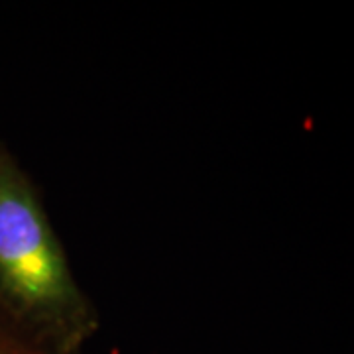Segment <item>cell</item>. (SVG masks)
<instances>
[{"label":"cell","instance_id":"obj_1","mask_svg":"<svg viewBox=\"0 0 354 354\" xmlns=\"http://www.w3.org/2000/svg\"><path fill=\"white\" fill-rule=\"evenodd\" d=\"M0 315L41 354H75L97 330L38 191L2 144Z\"/></svg>","mask_w":354,"mask_h":354},{"label":"cell","instance_id":"obj_2","mask_svg":"<svg viewBox=\"0 0 354 354\" xmlns=\"http://www.w3.org/2000/svg\"><path fill=\"white\" fill-rule=\"evenodd\" d=\"M0 354H41L32 348L28 342L8 325V321L0 315Z\"/></svg>","mask_w":354,"mask_h":354}]
</instances>
